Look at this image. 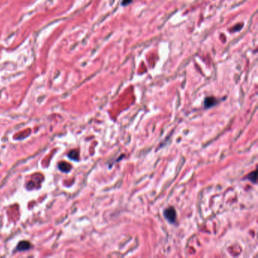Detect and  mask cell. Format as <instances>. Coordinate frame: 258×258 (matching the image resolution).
I'll return each mask as SVG.
<instances>
[{
	"label": "cell",
	"instance_id": "cell-1",
	"mask_svg": "<svg viewBox=\"0 0 258 258\" xmlns=\"http://www.w3.org/2000/svg\"><path fill=\"white\" fill-rule=\"evenodd\" d=\"M164 215L165 218L168 220V222L170 223H174L176 222V211L173 208L170 207L168 208L164 211Z\"/></svg>",
	"mask_w": 258,
	"mask_h": 258
},
{
	"label": "cell",
	"instance_id": "cell-2",
	"mask_svg": "<svg viewBox=\"0 0 258 258\" xmlns=\"http://www.w3.org/2000/svg\"><path fill=\"white\" fill-rule=\"evenodd\" d=\"M30 248H31V244H30V242H28L27 241H22L18 243L16 250L19 251H27Z\"/></svg>",
	"mask_w": 258,
	"mask_h": 258
},
{
	"label": "cell",
	"instance_id": "cell-3",
	"mask_svg": "<svg viewBox=\"0 0 258 258\" xmlns=\"http://www.w3.org/2000/svg\"><path fill=\"white\" fill-rule=\"evenodd\" d=\"M217 103V100L214 97H207L204 100V108H209L214 106Z\"/></svg>",
	"mask_w": 258,
	"mask_h": 258
},
{
	"label": "cell",
	"instance_id": "cell-4",
	"mask_svg": "<svg viewBox=\"0 0 258 258\" xmlns=\"http://www.w3.org/2000/svg\"><path fill=\"white\" fill-rule=\"evenodd\" d=\"M58 168L64 173H69L71 170V165L69 163L61 162L58 164Z\"/></svg>",
	"mask_w": 258,
	"mask_h": 258
},
{
	"label": "cell",
	"instance_id": "cell-5",
	"mask_svg": "<svg viewBox=\"0 0 258 258\" xmlns=\"http://www.w3.org/2000/svg\"><path fill=\"white\" fill-rule=\"evenodd\" d=\"M68 157L70 160H73L74 161H78L79 160V151L78 150H72L70 151L68 155Z\"/></svg>",
	"mask_w": 258,
	"mask_h": 258
},
{
	"label": "cell",
	"instance_id": "cell-6",
	"mask_svg": "<svg viewBox=\"0 0 258 258\" xmlns=\"http://www.w3.org/2000/svg\"><path fill=\"white\" fill-rule=\"evenodd\" d=\"M257 176V171L255 170L254 171V172H252V173H250V174L247 176V178H248V180H250V181L253 182L254 183H256Z\"/></svg>",
	"mask_w": 258,
	"mask_h": 258
},
{
	"label": "cell",
	"instance_id": "cell-7",
	"mask_svg": "<svg viewBox=\"0 0 258 258\" xmlns=\"http://www.w3.org/2000/svg\"><path fill=\"white\" fill-rule=\"evenodd\" d=\"M132 2H133L132 0H123L121 5H122L123 6H126V5H129Z\"/></svg>",
	"mask_w": 258,
	"mask_h": 258
}]
</instances>
